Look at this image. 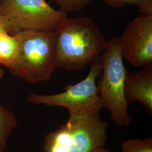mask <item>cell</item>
Masks as SVG:
<instances>
[{"mask_svg":"<svg viewBox=\"0 0 152 152\" xmlns=\"http://www.w3.org/2000/svg\"><path fill=\"white\" fill-rule=\"evenodd\" d=\"M15 35L19 51L15 62L8 68L11 74L29 83L50 80L56 69L54 32L24 31Z\"/></svg>","mask_w":152,"mask_h":152,"instance_id":"3957f363","label":"cell"},{"mask_svg":"<svg viewBox=\"0 0 152 152\" xmlns=\"http://www.w3.org/2000/svg\"><path fill=\"white\" fill-rule=\"evenodd\" d=\"M100 59L91 64L87 77L75 85L67 84L65 91L54 95H40L31 93L28 101L34 105L44 104L67 109L69 114H81L100 110L103 108L98 93L96 80L102 76Z\"/></svg>","mask_w":152,"mask_h":152,"instance_id":"5b68a950","label":"cell"},{"mask_svg":"<svg viewBox=\"0 0 152 152\" xmlns=\"http://www.w3.org/2000/svg\"><path fill=\"white\" fill-rule=\"evenodd\" d=\"M19 51V43L16 36L0 34V65L7 68L16 60Z\"/></svg>","mask_w":152,"mask_h":152,"instance_id":"9c48e42d","label":"cell"},{"mask_svg":"<svg viewBox=\"0 0 152 152\" xmlns=\"http://www.w3.org/2000/svg\"><path fill=\"white\" fill-rule=\"evenodd\" d=\"M100 112L69 114L65 124L46 136L45 152H94L105 148L107 124Z\"/></svg>","mask_w":152,"mask_h":152,"instance_id":"7a4b0ae2","label":"cell"},{"mask_svg":"<svg viewBox=\"0 0 152 152\" xmlns=\"http://www.w3.org/2000/svg\"><path fill=\"white\" fill-rule=\"evenodd\" d=\"M4 73V70H3L2 68V67L1 66V65H0V79H2V78H3Z\"/></svg>","mask_w":152,"mask_h":152,"instance_id":"e0dca14e","label":"cell"},{"mask_svg":"<svg viewBox=\"0 0 152 152\" xmlns=\"http://www.w3.org/2000/svg\"><path fill=\"white\" fill-rule=\"evenodd\" d=\"M55 68L80 71L100 59L107 41L88 17L66 19L54 31Z\"/></svg>","mask_w":152,"mask_h":152,"instance_id":"6da1fadb","label":"cell"},{"mask_svg":"<svg viewBox=\"0 0 152 152\" xmlns=\"http://www.w3.org/2000/svg\"><path fill=\"white\" fill-rule=\"evenodd\" d=\"M60 7L61 11L68 12H75L81 11L86 7L92 0H53Z\"/></svg>","mask_w":152,"mask_h":152,"instance_id":"7c38bea8","label":"cell"},{"mask_svg":"<svg viewBox=\"0 0 152 152\" xmlns=\"http://www.w3.org/2000/svg\"><path fill=\"white\" fill-rule=\"evenodd\" d=\"M0 14L11 25L10 34L24 31H56L67 13L53 8L45 0H0Z\"/></svg>","mask_w":152,"mask_h":152,"instance_id":"8992f818","label":"cell"},{"mask_svg":"<svg viewBox=\"0 0 152 152\" xmlns=\"http://www.w3.org/2000/svg\"><path fill=\"white\" fill-rule=\"evenodd\" d=\"M139 11L141 14L152 15V0H144L139 6Z\"/></svg>","mask_w":152,"mask_h":152,"instance_id":"5bb4252c","label":"cell"},{"mask_svg":"<svg viewBox=\"0 0 152 152\" xmlns=\"http://www.w3.org/2000/svg\"><path fill=\"white\" fill-rule=\"evenodd\" d=\"M107 5L115 9L123 8L128 5H136L138 7L144 0H103Z\"/></svg>","mask_w":152,"mask_h":152,"instance_id":"4fadbf2b","label":"cell"},{"mask_svg":"<svg viewBox=\"0 0 152 152\" xmlns=\"http://www.w3.org/2000/svg\"><path fill=\"white\" fill-rule=\"evenodd\" d=\"M11 32V25L5 16L0 14V34Z\"/></svg>","mask_w":152,"mask_h":152,"instance_id":"9a60e30c","label":"cell"},{"mask_svg":"<svg viewBox=\"0 0 152 152\" xmlns=\"http://www.w3.org/2000/svg\"><path fill=\"white\" fill-rule=\"evenodd\" d=\"M100 59L102 73L96 85L103 107L110 112L112 120L117 126H129L132 119L124 93L127 72L123 61L120 38L114 37L106 42Z\"/></svg>","mask_w":152,"mask_h":152,"instance_id":"277c9868","label":"cell"},{"mask_svg":"<svg viewBox=\"0 0 152 152\" xmlns=\"http://www.w3.org/2000/svg\"><path fill=\"white\" fill-rule=\"evenodd\" d=\"M127 103L138 102L152 113V64L137 72L127 73L124 85Z\"/></svg>","mask_w":152,"mask_h":152,"instance_id":"ba28073f","label":"cell"},{"mask_svg":"<svg viewBox=\"0 0 152 152\" xmlns=\"http://www.w3.org/2000/svg\"><path fill=\"white\" fill-rule=\"evenodd\" d=\"M122 56L135 68L152 64V15L141 14L127 24L120 37Z\"/></svg>","mask_w":152,"mask_h":152,"instance_id":"52a82bcc","label":"cell"},{"mask_svg":"<svg viewBox=\"0 0 152 152\" xmlns=\"http://www.w3.org/2000/svg\"><path fill=\"white\" fill-rule=\"evenodd\" d=\"M112 152L110 151H109L108 149H107L105 148H103V149H99L98 151H96L95 152Z\"/></svg>","mask_w":152,"mask_h":152,"instance_id":"2e32d148","label":"cell"},{"mask_svg":"<svg viewBox=\"0 0 152 152\" xmlns=\"http://www.w3.org/2000/svg\"><path fill=\"white\" fill-rule=\"evenodd\" d=\"M122 152H152V139L127 140L122 143Z\"/></svg>","mask_w":152,"mask_h":152,"instance_id":"8fae6325","label":"cell"},{"mask_svg":"<svg viewBox=\"0 0 152 152\" xmlns=\"http://www.w3.org/2000/svg\"><path fill=\"white\" fill-rule=\"evenodd\" d=\"M18 124L11 111L0 104V152H5L7 141Z\"/></svg>","mask_w":152,"mask_h":152,"instance_id":"30bf717a","label":"cell"}]
</instances>
